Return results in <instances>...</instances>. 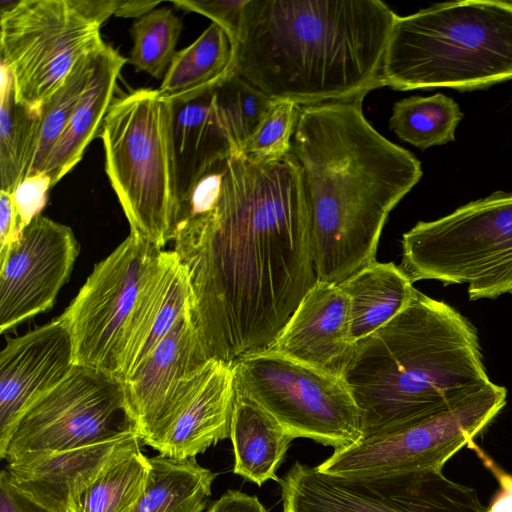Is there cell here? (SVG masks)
Here are the masks:
<instances>
[{
    "label": "cell",
    "mask_w": 512,
    "mask_h": 512,
    "mask_svg": "<svg viewBox=\"0 0 512 512\" xmlns=\"http://www.w3.org/2000/svg\"><path fill=\"white\" fill-rule=\"evenodd\" d=\"M98 51L83 57L62 86L43 104L36 150L27 176L45 172L50 154L85 90Z\"/></svg>",
    "instance_id": "4dcf8cb0"
},
{
    "label": "cell",
    "mask_w": 512,
    "mask_h": 512,
    "mask_svg": "<svg viewBox=\"0 0 512 512\" xmlns=\"http://www.w3.org/2000/svg\"><path fill=\"white\" fill-rule=\"evenodd\" d=\"M462 118L457 102L437 93L397 101L393 105L389 126L400 140L425 150L454 141Z\"/></svg>",
    "instance_id": "f1b7e54d"
},
{
    "label": "cell",
    "mask_w": 512,
    "mask_h": 512,
    "mask_svg": "<svg viewBox=\"0 0 512 512\" xmlns=\"http://www.w3.org/2000/svg\"><path fill=\"white\" fill-rule=\"evenodd\" d=\"M400 268L412 283L468 284L472 301L512 293V192L496 191L402 236Z\"/></svg>",
    "instance_id": "52a82bcc"
},
{
    "label": "cell",
    "mask_w": 512,
    "mask_h": 512,
    "mask_svg": "<svg viewBox=\"0 0 512 512\" xmlns=\"http://www.w3.org/2000/svg\"><path fill=\"white\" fill-rule=\"evenodd\" d=\"M233 61L229 37L212 22L192 44L176 52L157 91L170 102L192 100L229 75Z\"/></svg>",
    "instance_id": "d4e9b609"
},
{
    "label": "cell",
    "mask_w": 512,
    "mask_h": 512,
    "mask_svg": "<svg viewBox=\"0 0 512 512\" xmlns=\"http://www.w3.org/2000/svg\"><path fill=\"white\" fill-rule=\"evenodd\" d=\"M159 1H122L118 0L116 11L114 13L117 17H137L140 18L143 15L154 10Z\"/></svg>",
    "instance_id": "60d3db41"
},
{
    "label": "cell",
    "mask_w": 512,
    "mask_h": 512,
    "mask_svg": "<svg viewBox=\"0 0 512 512\" xmlns=\"http://www.w3.org/2000/svg\"><path fill=\"white\" fill-rule=\"evenodd\" d=\"M299 107L291 101L276 100L243 145L241 153L255 162H271L286 157L291 151Z\"/></svg>",
    "instance_id": "d6a6232c"
},
{
    "label": "cell",
    "mask_w": 512,
    "mask_h": 512,
    "mask_svg": "<svg viewBox=\"0 0 512 512\" xmlns=\"http://www.w3.org/2000/svg\"><path fill=\"white\" fill-rule=\"evenodd\" d=\"M231 366L235 393L260 405L294 438L334 449L362 438L359 411L343 377L271 349L241 357Z\"/></svg>",
    "instance_id": "9c48e42d"
},
{
    "label": "cell",
    "mask_w": 512,
    "mask_h": 512,
    "mask_svg": "<svg viewBox=\"0 0 512 512\" xmlns=\"http://www.w3.org/2000/svg\"><path fill=\"white\" fill-rule=\"evenodd\" d=\"M74 366L73 338L60 318L7 340L0 353V450L21 415Z\"/></svg>",
    "instance_id": "2e32d148"
},
{
    "label": "cell",
    "mask_w": 512,
    "mask_h": 512,
    "mask_svg": "<svg viewBox=\"0 0 512 512\" xmlns=\"http://www.w3.org/2000/svg\"><path fill=\"white\" fill-rule=\"evenodd\" d=\"M279 484L282 512H488L442 471L339 475L295 462Z\"/></svg>",
    "instance_id": "8fae6325"
},
{
    "label": "cell",
    "mask_w": 512,
    "mask_h": 512,
    "mask_svg": "<svg viewBox=\"0 0 512 512\" xmlns=\"http://www.w3.org/2000/svg\"><path fill=\"white\" fill-rule=\"evenodd\" d=\"M75 5L91 20L102 25L111 15H114L118 0H73Z\"/></svg>",
    "instance_id": "ab89813d"
},
{
    "label": "cell",
    "mask_w": 512,
    "mask_h": 512,
    "mask_svg": "<svg viewBox=\"0 0 512 512\" xmlns=\"http://www.w3.org/2000/svg\"><path fill=\"white\" fill-rule=\"evenodd\" d=\"M98 136L130 234L162 249L181 211L172 102L154 89L134 90L113 100Z\"/></svg>",
    "instance_id": "8992f818"
},
{
    "label": "cell",
    "mask_w": 512,
    "mask_h": 512,
    "mask_svg": "<svg viewBox=\"0 0 512 512\" xmlns=\"http://www.w3.org/2000/svg\"><path fill=\"white\" fill-rule=\"evenodd\" d=\"M233 401L231 364L207 360L195 374L170 426L154 449L170 458H195L230 438Z\"/></svg>",
    "instance_id": "ac0fdd59"
},
{
    "label": "cell",
    "mask_w": 512,
    "mask_h": 512,
    "mask_svg": "<svg viewBox=\"0 0 512 512\" xmlns=\"http://www.w3.org/2000/svg\"><path fill=\"white\" fill-rule=\"evenodd\" d=\"M6 4L0 16L1 64L12 76L16 101L39 117L75 65L105 45L101 25L73 0Z\"/></svg>",
    "instance_id": "ba28073f"
},
{
    "label": "cell",
    "mask_w": 512,
    "mask_h": 512,
    "mask_svg": "<svg viewBox=\"0 0 512 512\" xmlns=\"http://www.w3.org/2000/svg\"><path fill=\"white\" fill-rule=\"evenodd\" d=\"M395 18L380 0H248L232 72L298 106L366 95Z\"/></svg>",
    "instance_id": "3957f363"
},
{
    "label": "cell",
    "mask_w": 512,
    "mask_h": 512,
    "mask_svg": "<svg viewBox=\"0 0 512 512\" xmlns=\"http://www.w3.org/2000/svg\"><path fill=\"white\" fill-rule=\"evenodd\" d=\"M364 97L300 106L292 137L322 282L339 284L376 260L390 212L423 174L410 151L367 121Z\"/></svg>",
    "instance_id": "7a4b0ae2"
},
{
    "label": "cell",
    "mask_w": 512,
    "mask_h": 512,
    "mask_svg": "<svg viewBox=\"0 0 512 512\" xmlns=\"http://www.w3.org/2000/svg\"><path fill=\"white\" fill-rule=\"evenodd\" d=\"M137 443L119 454L72 501L70 512H130L145 490L149 458Z\"/></svg>",
    "instance_id": "4316f807"
},
{
    "label": "cell",
    "mask_w": 512,
    "mask_h": 512,
    "mask_svg": "<svg viewBox=\"0 0 512 512\" xmlns=\"http://www.w3.org/2000/svg\"><path fill=\"white\" fill-rule=\"evenodd\" d=\"M248 0L173 1L179 9L196 12L219 25L229 37L233 49L238 41L244 8Z\"/></svg>",
    "instance_id": "836d02e7"
},
{
    "label": "cell",
    "mask_w": 512,
    "mask_h": 512,
    "mask_svg": "<svg viewBox=\"0 0 512 512\" xmlns=\"http://www.w3.org/2000/svg\"><path fill=\"white\" fill-rule=\"evenodd\" d=\"M127 61L107 44L95 54L85 90L47 162L45 172L52 187L77 165L98 135L113 102L120 71Z\"/></svg>",
    "instance_id": "7402d4cb"
},
{
    "label": "cell",
    "mask_w": 512,
    "mask_h": 512,
    "mask_svg": "<svg viewBox=\"0 0 512 512\" xmlns=\"http://www.w3.org/2000/svg\"><path fill=\"white\" fill-rule=\"evenodd\" d=\"M190 308L123 381L137 436L153 449L167 431L195 374L209 360Z\"/></svg>",
    "instance_id": "9a60e30c"
},
{
    "label": "cell",
    "mask_w": 512,
    "mask_h": 512,
    "mask_svg": "<svg viewBox=\"0 0 512 512\" xmlns=\"http://www.w3.org/2000/svg\"><path fill=\"white\" fill-rule=\"evenodd\" d=\"M0 97L1 191L11 194L31 168L37 145L39 117L16 101L12 76L2 64Z\"/></svg>",
    "instance_id": "83f0119b"
},
{
    "label": "cell",
    "mask_w": 512,
    "mask_h": 512,
    "mask_svg": "<svg viewBox=\"0 0 512 512\" xmlns=\"http://www.w3.org/2000/svg\"><path fill=\"white\" fill-rule=\"evenodd\" d=\"M146 487L130 512H203L215 474L195 458H149Z\"/></svg>",
    "instance_id": "484cf974"
},
{
    "label": "cell",
    "mask_w": 512,
    "mask_h": 512,
    "mask_svg": "<svg viewBox=\"0 0 512 512\" xmlns=\"http://www.w3.org/2000/svg\"><path fill=\"white\" fill-rule=\"evenodd\" d=\"M206 512H267L256 496L228 490L214 501Z\"/></svg>",
    "instance_id": "f35d334b"
},
{
    "label": "cell",
    "mask_w": 512,
    "mask_h": 512,
    "mask_svg": "<svg viewBox=\"0 0 512 512\" xmlns=\"http://www.w3.org/2000/svg\"><path fill=\"white\" fill-rule=\"evenodd\" d=\"M337 285L349 300L354 342L395 317L410 302L416 290L400 266L376 260Z\"/></svg>",
    "instance_id": "cb8c5ba5"
},
{
    "label": "cell",
    "mask_w": 512,
    "mask_h": 512,
    "mask_svg": "<svg viewBox=\"0 0 512 512\" xmlns=\"http://www.w3.org/2000/svg\"><path fill=\"white\" fill-rule=\"evenodd\" d=\"M0 512H70L57 511L44 506L18 488L7 471L0 475Z\"/></svg>",
    "instance_id": "8d00e7d4"
},
{
    "label": "cell",
    "mask_w": 512,
    "mask_h": 512,
    "mask_svg": "<svg viewBox=\"0 0 512 512\" xmlns=\"http://www.w3.org/2000/svg\"><path fill=\"white\" fill-rule=\"evenodd\" d=\"M230 439L235 474L258 486L268 480L279 483L277 469L295 438L260 405L235 391Z\"/></svg>",
    "instance_id": "603a6c76"
},
{
    "label": "cell",
    "mask_w": 512,
    "mask_h": 512,
    "mask_svg": "<svg viewBox=\"0 0 512 512\" xmlns=\"http://www.w3.org/2000/svg\"><path fill=\"white\" fill-rule=\"evenodd\" d=\"M136 434L99 444L39 453L7 463L11 481L44 506L69 511L72 501L119 454L140 443Z\"/></svg>",
    "instance_id": "d6986e66"
},
{
    "label": "cell",
    "mask_w": 512,
    "mask_h": 512,
    "mask_svg": "<svg viewBox=\"0 0 512 512\" xmlns=\"http://www.w3.org/2000/svg\"><path fill=\"white\" fill-rule=\"evenodd\" d=\"M214 88L192 100L172 102L173 140L181 202L216 162L239 154L218 114Z\"/></svg>",
    "instance_id": "44dd1931"
},
{
    "label": "cell",
    "mask_w": 512,
    "mask_h": 512,
    "mask_svg": "<svg viewBox=\"0 0 512 512\" xmlns=\"http://www.w3.org/2000/svg\"><path fill=\"white\" fill-rule=\"evenodd\" d=\"M512 79V2L434 4L394 20L381 86L394 90L484 89Z\"/></svg>",
    "instance_id": "5b68a950"
},
{
    "label": "cell",
    "mask_w": 512,
    "mask_h": 512,
    "mask_svg": "<svg viewBox=\"0 0 512 512\" xmlns=\"http://www.w3.org/2000/svg\"><path fill=\"white\" fill-rule=\"evenodd\" d=\"M136 434L124 382L96 368L75 365L15 424L0 457L7 463Z\"/></svg>",
    "instance_id": "30bf717a"
},
{
    "label": "cell",
    "mask_w": 512,
    "mask_h": 512,
    "mask_svg": "<svg viewBox=\"0 0 512 512\" xmlns=\"http://www.w3.org/2000/svg\"><path fill=\"white\" fill-rule=\"evenodd\" d=\"M21 228L12 195L0 191V261H2L10 247L19 239Z\"/></svg>",
    "instance_id": "74e56055"
},
{
    "label": "cell",
    "mask_w": 512,
    "mask_h": 512,
    "mask_svg": "<svg viewBox=\"0 0 512 512\" xmlns=\"http://www.w3.org/2000/svg\"><path fill=\"white\" fill-rule=\"evenodd\" d=\"M160 250L130 234L94 266L59 317L72 335L75 365L96 368L120 379L127 328L144 280Z\"/></svg>",
    "instance_id": "4fadbf2b"
},
{
    "label": "cell",
    "mask_w": 512,
    "mask_h": 512,
    "mask_svg": "<svg viewBox=\"0 0 512 512\" xmlns=\"http://www.w3.org/2000/svg\"><path fill=\"white\" fill-rule=\"evenodd\" d=\"M79 244L72 229L39 215L0 261V332L52 308Z\"/></svg>",
    "instance_id": "5bb4252c"
},
{
    "label": "cell",
    "mask_w": 512,
    "mask_h": 512,
    "mask_svg": "<svg viewBox=\"0 0 512 512\" xmlns=\"http://www.w3.org/2000/svg\"><path fill=\"white\" fill-rule=\"evenodd\" d=\"M174 251L207 359L232 364L269 348L317 281L298 164L242 153L211 167L183 201Z\"/></svg>",
    "instance_id": "6da1fadb"
},
{
    "label": "cell",
    "mask_w": 512,
    "mask_h": 512,
    "mask_svg": "<svg viewBox=\"0 0 512 512\" xmlns=\"http://www.w3.org/2000/svg\"><path fill=\"white\" fill-rule=\"evenodd\" d=\"M51 187L50 177L41 172L25 177L13 190L11 195L22 229L41 215Z\"/></svg>",
    "instance_id": "e575fe53"
},
{
    "label": "cell",
    "mask_w": 512,
    "mask_h": 512,
    "mask_svg": "<svg viewBox=\"0 0 512 512\" xmlns=\"http://www.w3.org/2000/svg\"><path fill=\"white\" fill-rule=\"evenodd\" d=\"M342 377L362 437L436 416L493 384L473 324L417 289L395 317L355 342Z\"/></svg>",
    "instance_id": "277c9868"
},
{
    "label": "cell",
    "mask_w": 512,
    "mask_h": 512,
    "mask_svg": "<svg viewBox=\"0 0 512 512\" xmlns=\"http://www.w3.org/2000/svg\"><path fill=\"white\" fill-rule=\"evenodd\" d=\"M354 345L348 297L337 284L317 280L267 349L342 377Z\"/></svg>",
    "instance_id": "e0dca14e"
},
{
    "label": "cell",
    "mask_w": 512,
    "mask_h": 512,
    "mask_svg": "<svg viewBox=\"0 0 512 512\" xmlns=\"http://www.w3.org/2000/svg\"><path fill=\"white\" fill-rule=\"evenodd\" d=\"M214 99L238 153L276 101L234 72L215 86Z\"/></svg>",
    "instance_id": "1f68e13d"
},
{
    "label": "cell",
    "mask_w": 512,
    "mask_h": 512,
    "mask_svg": "<svg viewBox=\"0 0 512 512\" xmlns=\"http://www.w3.org/2000/svg\"><path fill=\"white\" fill-rule=\"evenodd\" d=\"M466 447L475 452L483 465L498 481L499 489L487 506L488 512H512V475L496 464L474 441L469 442Z\"/></svg>",
    "instance_id": "d590c367"
},
{
    "label": "cell",
    "mask_w": 512,
    "mask_h": 512,
    "mask_svg": "<svg viewBox=\"0 0 512 512\" xmlns=\"http://www.w3.org/2000/svg\"><path fill=\"white\" fill-rule=\"evenodd\" d=\"M187 267L175 251L160 250L140 290L124 340V381L191 306Z\"/></svg>",
    "instance_id": "ffe728a7"
},
{
    "label": "cell",
    "mask_w": 512,
    "mask_h": 512,
    "mask_svg": "<svg viewBox=\"0 0 512 512\" xmlns=\"http://www.w3.org/2000/svg\"><path fill=\"white\" fill-rule=\"evenodd\" d=\"M183 29L172 9L157 8L138 18L130 30L133 47L128 63L160 79L164 77L175 54Z\"/></svg>",
    "instance_id": "f546056e"
},
{
    "label": "cell",
    "mask_w": 512,
    "mask_h": 512,
    "mask_svg": "<svg viewBox=\"0 0 512 512\" xmlns=\"http://www.w3.org/2000/svg\"><path fill=\"white\" fill-rule=\"evenodd\" d=\"M506 397V388L493 383L436 416L334 449L316 468L339 475L442 471L499 414Z\"/></svg>",
    "instance_id": "7c38bea8"
}]
</instances>
